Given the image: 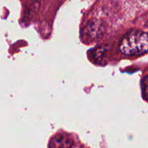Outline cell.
Segmentation results:
<instances>
[{
    "mask_svg": "<svg viewBox=\"0 0 148 148\" xmlns=\"http://www.w3.org/2000/svg\"><path fill=\"white\" fill-rule=\"evenodd\" d=\"M73 143L68 137L62 136H58L54 137L51 140L49 148H72Z\"/></svg>",
    "mask_w": 148,
    "mask_h": 148,
    "instance_id": "2",
    "label": "cell"
},
{
    "mask_svg": "<svg viewBox=\"0 0 148 148\" xmlns=\"http://www.w3.org/2000/svg\"><path fill=\"white\" fill-rule=\"evenodd\" d=\"M142 91H143V96L147 100H148V76H147L142 83Z\"/></svg>",
    "mask_w": 148,
    "mask_h": 148,
    "instance_id": "3",
    "label": "cell"
},
{
    "mask_svg": "<svg viewBox=\"0 0 148 148\" xmlns=\"http://www.w3.org/2000/svg\"><path fill=\"white\" fill-rule=\"evenodd\" d=\"M120 51L130 56H139L148 52V34L133 31L126 34L121 41Z\"/></svg>",
    "mask_w": 148,
    "mask_h": 148,
    "instance_id": "1",
    "label": "cell"
}]
</instances>
